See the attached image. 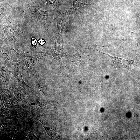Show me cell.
<instances>
[{"label": "cell", "instance_id": "obj_1", "mask_svg": "<svg viewBox=\"0 0 140 140\" xmlns=\"http://www.w3.org/2000/svg\"><path fill=\"white\" fill-rule=\"evenodd\" d=\"M95 50L101 52L97 50ZM101 52L109 57L112 62V64L110 65L113 67L114 69L118 68H123L130 70L137 62V56L133 60H127L122 58L112 56L107 53Z\"/></svg>", "mask_w": 140, "mask_h": 140}, {"label": "cell", "instance_id": "obj_2", "mask_svg": "<svg viewBox=\"0 0 140 140\" xmlns=\"http://www.w3.org/2000/svg\"><path fill=\"white\" fill-rule=\"evenodd\" d=\"M72 10L70 9L65 12L58 16L57 20L58 29V38L59 42H61L62 33L66 22Z\"/></svg>", "mask_w": 140, "mask_h": 140}, {"label": "cell", "instance_id": "obj_3", "mask_svg": "<svg viewBox=\"0 0 140 140\" xmlns=\"http://www.w3.org/2000/svg\"><path fill=\"white\" fill-rule=\"evenodd\" d=\"M73 4L71 8L72 11L77 7H81L86 5H92L94 3L93 0H72Z\"/></svg>", "mask_w": 140, "mask_h": 140}, {"label": "cell", "instance_id": "obj_4", "mask_svg": "<svg viewBox=\"0 0 140 140\" xmlns=\"http://www.w3.org/2000/svg\"><path fill=\"white\" fill-rule=\"evenodd\" d=\"M32 42L33 45H35L37 43V40L34 38H33L32 39Z\"/></svg>", "mask_w": 140, "mask_h": 140}, {"label": "cell", "instance_id": "obj_5", "mask_svg": "<svg viewBox=\"0 0 140 140\" xmlns=\"http://www.w3.org/2000/svg\"><path fill=\"white\" fill-rule=\"evenodd\" d=\"M56 0H47V2L48 4L53 3Z\"/></svg>", "mask_w": 140, "mask_h": 140}, {"label": "cell", "instance_id": "obj_6", "mask_svg": "<svg viewBox=\"0 0 140 140\" xmlns=\"http://www.w3.org/2000/svg\"><path fill=\"white\" fill-rule=\"evenodd\" d=\"M41 45L44 44L45 43V41L43 39H41L39 41Z\"/></svg>", "mask_w": 140, "mask_h": 140}]
</instances>
